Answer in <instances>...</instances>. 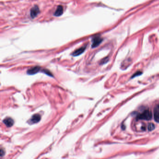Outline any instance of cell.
I'll return each mask as SVG.
<instances>
[{"label":"cell","instance_id":"1","mask_svg":"<svg viewBox=\"0 0 159 159\" xmlns=\"http://www.w3.org/2000/svg\"><path fill=\"white\" fill-rule=\"evenodd\" d=\"M152 114L151 112L149 110H146L141 113L139 114L137 117L139 119L149 120L152 119Z\"/></svg>","mask_w":159,"mask_h":159},{"label":"cell","instance_id":"2","mask_svg":"<svg viewBox=\"0 0 159 159\" xmlns=\"http://www.w3.org/2000/svg\"><path fill=\"white\" fill-rule=\"evenodd\" d=\"M39 13H40L39 8L37 6L35 5L33 7H32L31 10V12H30L31 17L32 18H34L37 17V16L39 14Z\"/></svg>","mask_w":159,"mask_h":159},{"label":"cell","instance_id":"3","mask_svg":"<svg viewBox=\"0 0 159 159\" xmlns=\"http://www.w3.org/2000/svg\"><path fill=\"white\" fill-rule=\"evenodd\" d=\"M102 41L103 39L101 38L99 36H95L93 39V43L92 45V47L93 48L97 47L102 43Z\"/></svg>","mask_w":159,"mask_h":159},{"label":"cell","instance_id":"4","mask_svg":"<svg viewBox=\"0 0 159 159\" xmlns=\"http://www.w3.org/2000/svg\"><path fill=\"white\" fill-rule=\"evenodd\" d=\"M40 67L38 66L33 67L29 69L27 71V73L29 75H34V74L37 73L38 72L40 71Z\"/></svg>","mask_w":159,"mask_h":159},{"label":"cell","instance_id":"5","mask_svg":"<svg viewBox=\"0 0 159 159\" xmlns=\"http://www.w3.org/2000/svg\"><path fill=\"white\" fill-rule=\"evenodd\" d=\"M3 123L5 124L6 126L10 127L12 126L14 124V121L13 120V119L10 118H5L3 120Z\"/></svg>","mask_w":159,"mask_h":159},{"label":"cell","instance_id":"6","mask_svg":"<svg viewBox=\"0 0 159 159\" xmlns=\"http://www.w3.org/2000/svg\"><path fill=\"white\" fill-rule=\"evenodd\" d=\"M40 120V115L39 114H35L33 115L31 117V122L33 124L37 123Z\"/></svg>","mask_w":159,"mask_h":159},{"label":"cell","instance_id":"7","mask_svg":"<svg viewBox=\"0 0 159 159\" xmlns=\"http://www.w3.org/2000/svg\"><path fill=\"white\" fill-rule=\"evenodd\" d=\"M86 47H82L76 50L75 51H74L72 53V55L73 56H78L79 55H81V54H82L86 50Z\"/></svg>","mask_w":159,"mask_h":159},{"label":"cell","instance_id":"8","mask_svg":"<svg viewBox=\"0 0 159 159\" xmlns=\"http://www.w3.org/2000/svg\"><path fill=\"white\" fill-rule=\"evenodd\" d=\"M63 11H64L63 7L61 5H59L57 7V10L55 11V13L54 14V15L55 17H59L63 14Z\"/></svg>","mask_w":159,"mask_h":159},{"label":"cell","instance_id":"9","mask_svg":"<svg viewBox=\"0 0 159 159\" xmlns=\"http://www.w3.org/2000/svg\"><path fill=\"white\" fill-rule=\"evenodd\" d=\"M154 117L156 122L159 123V108L158 107L154 111Z\"/></svg>","mask_w":159,"mask_h":159},{"label":"cell","instance_id":"10","mask_svg":"<svg viewBox=\"0 0 159 159\" xmlns=\"http://www.w3.org/2000/svg\"><path fill=\"white\" fill-rule=\"evenodd\" d=\"M154 128H155V126H154V124L153 123H150L148 125V130L151 131L153 130H154Z\"/></svg>","mask_w":159,"mask_h":159},{"label":"cell","instance_id":"11","mask_svg":"<svg viewBox=\"0 0 159 159\" xmlns=\"http://www.w3.org/2000/svg\"><path fill=\"white\" fill-rule=\"evenodd\" d=\"M43 72H44V73H45V74H47L48 75H49V76H51V77H52V74L51 72H50V71H48V70H44V71H43Z\"/></svg>","mask_w":159,"mask_h":159},{"label":"cell","instance_id":"12","mask_svg":"<svg viewBox=\"0 0 159 159\" xmlns=\"http://www.w3.org/2000/svg\"><path fill=\"white\" fill-rule=\"evenodd\" d=\"M141 74V72H137V73H136L134 75V76H133V77H132V78H134V77H135L136 76H139V75H140V74Z\"/></svg>","mask_w":159,"mask_h":159},{"label":"cell","instance_id":"13","mask_svg":"<svg viewBox=\"0 0 159 159\" xmlns=\"http://www.w3.org/2000/svg\"><path fill=\"white\" fill-rule=\"evenodd\" d=\"M4 155V151L3 150V149L1 150V156H3Z\"/></svg>","mask_w":159,"mask_h":159}]
</instances>
